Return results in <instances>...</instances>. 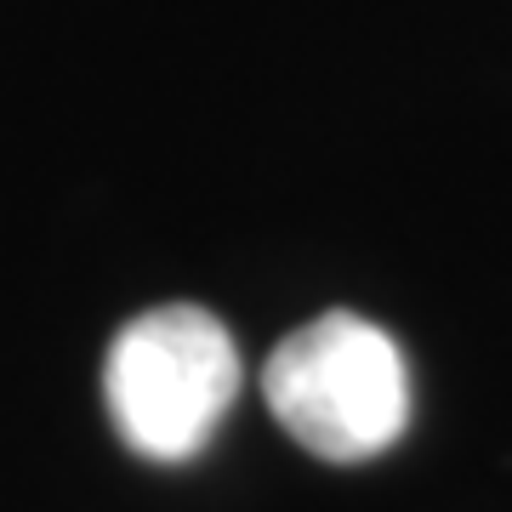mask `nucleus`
I'll return each instance as SVG.
<instances>
[{"label":"nucleus","instance_id":"obj_2","mask_svg":"<svg viewBox=\"0 0 512 512\" xmlns=\"http://www.w3.org/2000/svg\"><path fill=\"white\" fill-rule=\"evenodd\" d=\"M239 348L217 313L194 302L148 308L109 342L103 399L120 439L148 461L200 456L239 399Z\"/></svg>","mask_w":512,"mask_h":512},{"label":"nucleus","instance_id":"obj_1","mask_svg":"<svg viewBox=\"0 0 512 512\" xmlns=\"http://www.w3.org/2000/svg\"><path fill=\"white\" fill-rule=\"evenodd\" d=\"M274 421L319 461H370L410 421L404 353L382 325L336 308L296 325L262 365Z\"/></svg>","mask_w":512,"mask_h":512}]
</instances>
